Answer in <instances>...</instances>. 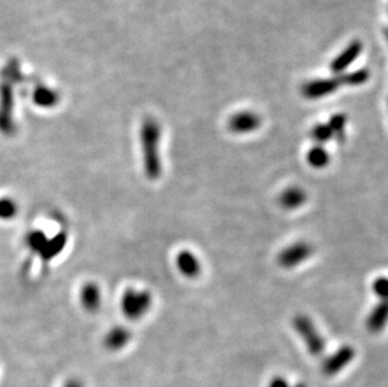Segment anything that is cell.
Here are the masks:
<instances>
[{
    "label": "cell",
    "mask_w": 388,
    "mask_h": 387,
    "mask_svg": "<svg viewBox=\"0 0 388 387\" xmlns=\"http://www.w3.org/2000/svg\"><path fill=\"white\" fill-rule=\"evenodd\" d=\"M269 387H290L289 386V383H288L287 380L286 379H283V377H276V379H273L271 380V382H270Z\"/></svg>",
    "instance_id": "603a6c76"
},
{
    "label": "cell",
    "mask_w": 388,
    "mask_h": 387,
    "mask_svg": "<svg viewBox=\"0 0 388 387\" xmlns=\"http://www.w3.org/2000/svg\"><path fill=\"white\" fill-rule=\"evenodd\" d=\"M293 325L299 336L302 337L310 354L313 356H321L324 352V348H326L324 340L321 336V333L317 331L314 323L312 322L310 317L304 314H298L293 320Z\"/></svg>",
    "instance_id": "3957f363"
},
{
    "label": "cell",
    "mask_w": 388,
    "mask_h": 387,
    "mask_svg": "<svg viewBox=\"0 0 388 387\" xmlns=\"http://www.w3.org/2000/svg\"><path fill=\"white\" fill-rule=\"evenodd\" d=\"M151 293L142 289L127 288L121 298V311L127 320L143 318L151 309Z\"/></svg>",
    "instance_id": "7a4b0ae2"
},
{
    "label": "cell",
    "mask_w": 388,
    "mask_h": 387,
    "mask_svg": "<svg viewBox=\"0 0 388 387\" xmlns=\"http://www.w3.org/2000/svg\"><path fill=\"white\" fill-rule=\"evenodd\" d=\"M19 212L17 202L13 197H0V220H11L17 216Z\"/></svg>",
    "instance_id": "ac0fdd59"
},
{
    "label": "cell",
    "mask_w": 388,
    "mask_h": 387,
    "mask_svg": "<svg viewBox=\"0 0 388 387\" xmlns=\"http://www.w3.org/2000/svg\"><path fill=\"white\" fill-rule=\"evenodd\" d=\"M176 265L181 275H185L186 278L194 279L201 273V264L190 250H181L176 255Z\"/></svg>",
    "instance_id": "7c38bea8"
},
{
    "label": "cell",
    "mask_w": 388,
    "mask_h": 387,
    "mask_svg": "<svg viewBox=\"0 0 388 387\" xmlns=\"http://www.w3.org/2000/svg\"><path fill=\"white\" fill-rule=\"evenodd\" d=\"M310 137L313 139L317 145H323L329 140H332L334 135L328 124H317L310 129Z\"/></svg>",
    "instance_id": "d6986e66"
},
{
    "label": "cell",
    "mask_w": 388,
    "mask_h": 387,
    "mask_svg": "<svg viewBox=\"0 0 388 387\" xmlns=\"http://www.w3.org/2000/svg\"><path fill=\"white\" fill-rule=\"evenodd\" d=\"M337 77L341 86L355 87V86L366 83L370 79V72L367 69H357L355 72L339 74Z\"/></svg>",
    "instance_id": "e0dca14e"
},
{
    "label": "cell",
    "mask_w": 388,
    "mask_h": 387,
    "mask_svg": "<svg viewBox=\"0 0 388 387\" xmlns=\"http://www.w3.org/2000/svg\"><path fill=\"white\" fill-rule=\"evenodd\" d=\"M261 126V118L259 115L252 111H242V112L234 113L230 120L228 121V129H230L233 134L242 135V134H250Z\"/></svg>",
    "instance_id": "52a82bcc"
},
{
    "label": "cell",
    "mask_w": 388,
    "mask_h": 387,
    "mask_svg": "<svg viewBox=\"0 0 388 387\" xmlns=\"http://www.w3.org/2000/svg\"><path fill=\"white\" fill-rule=\"evenodd\" d=\"M294 387H307L304 383H298V385H295Z\"/></svg>",
    "instance_id": "cb8c5ba5"
},
{
    "label": "cell",
    "mask_w": 388,
    "mask_h": 387,
    "mask_svg": "<svg viewBox=\"0 0 388 387\" xmlns=\"http://www.w3.org/2000/svg\"><path fill=\"white\" fill-rule=\"evenodd\" d=\"M13 84L3 81L0 83V131L11 135L16 129L13 122Z\"/></svg>",
    "instance_id": "277c9868"
},
{
    "label": "cell",
    "mask_w": 388,
    "mask_h": 387,
    "mask_svg": "<svg viewBox=\"0 0 388 387\" xmlns=\"http://www.w3.org/2000/svg\"><path fill=\"white\" fill-rule=\"evenodd\" d=\"M312 253H313V249L308 243L298 241V243H294L292 246L286 248L279 254L278 262L283 268L292 270V268L298 267L299 264L303 263L304 260L310 258Z\"/></svg>",
    "instance_id": "5b68a950"
},
{
    "label": "cell",
    "mask_w": 388,
    "mask_h": 387,
    "mask_svg": "<svg viewBox=\"0 0 388 387\" xmlns=\"http://www.w3.org/2000/svg\"><path fill=\"white\" fill-rule=\"evenodd\" d=\"M329 160H331L329 154L322 145H315L307 154V161H308L312 168H326L328 163H329Z\"/></svg>",
    "instance_id": "2e32d148"
},
{
    "label": "cell",
    "mask_w": 388,
    "mask_h": 387,
    "mask_svg": "<svg viewBox=\"0 0 388 387\" xmlns=\"http://www.w3.org/2000/svg\"><path fill=\"white\" fill-rule=\"evenodd\" d=\"M373 292L376 293L378 298L382 301L388 299V278L387 277H381L377 278L373 283Z\"/></svg>",
    "instance_id": "44dd1931"
},
{
    "label": "cell",
    "mask_w": 388,
    "mask_h": 387,
    "mask_svg": "<svg viewBox=\"0 0 388 387\" xmlns=\"http://www.w3.org/2000/svg\"><path fill=\"white\" fill-rule=\"evenodd\" d=\"M362 50H363V45L360 40H353L352 43H349L342 51V53L338 54L333 59L332 64H331L333 74H338V76L343 74L344 71L360 57Z\"/></svg>",
    "instance_id": "9c48e42d"
},
{
    "label": "cell",
    "mask_w": 388,
    "mask_h": 387,
    "mask_svg": "<svg viewBox=\"0 0 388 387\" xmlns=\"http://www.w3.org/2000/svg\"><path fill=\"white\" fill-rule=\"evenodd\" d=\"M386 38H387V40H388V29L387 30H386Z\"/></svg>",
    "instance_id": "d4e9b609"
},
{
    "label": "cell",
    "mask_w": 388,
    "mask_h": 387,
    "mask_svg": "<svg viewBox=\"0 0 388 387\" xmlns=\"http://www.w3.org/2000/svg\"><path fill=\"white\" fill-rule=\"evenodd\" d=\"M341 87L338 77L333 79H317L305 82L302 87V95L307 100H319L332 95Z\"/></svg>",
    "instance_id": "8992f818"
},
{
    "label": "cell",
    "mask_w": 388,
    "mask_h": 387,
    "mask_svg": "<svg viewBox=\"0 0 388 387\" xmlns=\"http://www.w3.org/2000/svg\"><path fill=\"white\" fill-rule=\"evenodd\" d=\"M33 101L37 106L51 108L59 102V95L56 91L51 90L43 84H38L33 92Z\"/></svg>",
    "instance_id": "9a60e30c"
},
{
    "label": "cell",
    "mask_w": 388,
    "mask_h": 387,
    "mask_svg": "<svg viewBox=\"0 0 388 387\" xmlns=\"http://www.w3.org/2000/svg\"><path fill=\"white\" fill-rule=\"evenodd\" d=\"M355 350L351 346H343L329 356L323 364V374L326 376H334L343 370L346 366L355 359Z\"/></svg>",
    "instance_id": "ba28073f"
},
{
    "label": "cell",
    "mask_w": 388,
    "mask_h": 387,
    "mask_svg": "<svg viewBox=\"0 0 388 387\" xmlns=\"http://www.w3.org/2000/svg\"><path fill=\"white\" fill-rule=\"evenodd\" d=\"M307 200V194L302 187L292 186L283 191L279 197V204L286 210H295L300 208Z\"/></svg>",
    "instance_id": "5bb4252c"
},
{
    "label": "cell",
    "mask_w": 388,
    "mask_h": 387,
    "mask_svg": "<svg viewBox=\"0 0 388 387\" xmlns=\"http://www.w3.org/2000/svg\"><path fill=\"white\" fill-rule=\"evenodd\" d=\"M161 126L153 118H146L141 127V146L143 171L148 180H158L163 174V161L160 155Z\"/></svg>",
    "instance_id": "6da1fadb"
},
{
    "label": "cell",
    "mask_w": 388,
    "mask_h": 387,
    "mask_svg": "<svg viewBox=\"0 0 388 387\" xmlns=\"http://www.w3.org/2000/svg\"><path fill=\"white\" fill-rule=\"evenodd\" d=\"M62 387H86L83 381L77 377H72L63 383Z\"/></svg>",
    "instance_id": "7402d4cb"
},
{
    "label": "cell",
    "mask_w": 388,
    "mask_h": 387,
    "mask_svg": "<svg viewBox=\"0 0 388 387\" xmlns=\"http://www.w3.org/2000/svg\"><path fill=\"white\" fill-rule=\"evenodd\" d=\"M132 338V333L127 327L114 325L103 337V346L111 352H119L124 347H127Z\"/></svg>",
    "instance_id": "30bf717a"
},
{
    "label": "cell",
    "mask_w": 388,
    "mask_h": 387,
    "mask_svg": "<svg viewBox=\"0 0 388 387\" xmlns=\"http://www.w3.org/2000/svg\"><path fill=\"white\" fill-rule=\"evenodd\" d=\"M79 301L82 307L88 312H96L101 307L102 291L95 282H88L81 289Z\"/></svg>",
    "instance_id": "8fae6325"
},
{
    "label": "cell",
    "mask_w": 388,
    "mask_h": 387,
    "mask_svg": "<svg viewBox=\"0 0 388 387\" xmlns=\"http://www.w3.org/2000/svg\"><path fill=\"white\" fill-rule=\"evenodd\" d=\"M388 323V299L381 301L380 304L372 309L371 313L367 318V328L372 333H378Z\"/></svg>",
    "instance_id": "4fadbf2b"
},
{
    "label": "cell",
    "mask_w": 388,
    "mask_h": 387,
    "mask_svg": "<svg viewBox=\"0 0 388 387\" xmlns=\"http://www.w3.org/2000/svg\"><path fill=\"white\" fill-rule=\"evenodd\" d=\"M346 124H347V117L343 113H337L329 120V127L333 131V135L338 141L344 140V129H346Z\"/></svg>",
    "instance_id": "ffe728a7"
}]
</instances>
